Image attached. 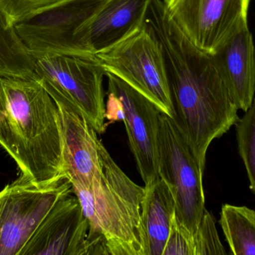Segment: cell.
I'll return each mask as SVG.
<instances>
[{
	"label": "cell",
	"instance_id": "13",
	"mask_svg": "<svg viewBox=\"0 0 255 255\" xmlns=\"http://www.w3.org/2000/svg\"><path fill=\"white\" fill-rule=\"evenodd\" d=\"M149 1L107 0L79 28V43L94 55L121 43L145 25Z\"/></svg>",
	"mask_w": 255,
	"mask_h": 255
},
{
	"label": "cell",
	"instance_id": "16",
	"mask_svg": "<svg viewBox=\"0 0 255 255\" xmlns=\"http://www.w3.org/2000/svg\"><path fill=\"white\" fill-rule=\"evenodd\" d=\"M36 60L27 50L0 8V75L16 77L34 76Z\"/></svg>",
	"mask_w": 255,
	"mask_h": 255
},
{
	"label": "cell",
	"instance_id": "1",
	"mask_svg": "<svg viewBox=\"0 0 255 255\" xmlns=\"http://www.w3.org/2000/svg\"><path fill=\"white\" fill-rule=\"evenodd\" d=\"M145 25L161 46L178 127L204 172L211 142L239 119L211 54L196 47L169 17L162 0H150Z\"/></svg>",
	"mask_w": 255,
	"mask_h": 255
},
{
	"label": "cell",
	"instance_id": "10",
	"mask_svg": "<svg viewBox=\"0 0 255 255\" xmlns=\"http://www.w3.org/2000/svg\"><path fill=\"white\" fill-rule=\"evenodd\" d=\"M108 92L121 100L130 150L145 185L159 178L160 109L148 98L112 73L106 72Z\"/></svg>",
	"mask_w": 255,
	"mask_h": 255
},
{
	"label": "cell",
	"instance_id": "14",
	"mask_svg": "<svg viewBox=\"0 0 255 255\" xmlns=\"http://www.w3.org/2000/svg\"><path fill=\"white\" fill-rule=\"evenodd\" d=\"M211 55L237 107L247 112L255 94V47L247 20Z\"/></svg>",
	"mask_w": 255,
	"mask_h": 255
},
{
	"label": "cell",
	"instance_id": "7",
	"mask_svg": "<svg viewBox=\"0 0 255 255\" xmlns=\"http://www.w3.org/2000/svg\"><path fill=\"white\" fill-rule=\"evenodd\" d=\"M106 73L97 55H49L36 59L34 68V75L52 98L73 105L98 133L106 129L103 87Z\"/></svg>",
	"mask_w": 255,
	"mask_h": 255
},
{
	"label": "cell",
	"instance_id": "17",
	"mask_svg": "<svg viewBox=\"0 0 255 255\" xmlns=\"http://www.w3.org/2000/svg\"><path fill=\"white\" fill-rule=\"evenodd\" d=\"M220 225L232 254L255 255V211L245 206L224 205Z\"/></svg>",
	"mask_w": 255,
	"mask_h": 255
},
{
	"label": "cell",
	"instance_id": "12",
	"mask_svg": "<svg viewBox=\"0 0 255 255\" xmlns=\"http://www.w3.org/2000/svg\"><path fill=\"white\" fill-rule=\"evenodd\" d=\"M88 224L73 193L58 201L20 255H87Z\"/></svg>",
	"mask_w": 255,
	"mask_h": 255
},
{
	"label": "cell",
	"instance_id": "8",
	"mask_svg": "<svg viewBox=\"0 0 255 255\" xmlns=\"http://www.w3.org/2000/svg\"><path fill=\"white\" fill-rule=\"evenodd\" d=\"M106 1L67 0L17 24L15 30L35 60L49 55L95 56L84 49L77 34Z\"/></svg>",
	"mask_w": 255,
	"mask_h": 255
},
{
	"label": "cell",
	"instance_id": "20",
	"mask_svg": "<svg viewBox=\"0 0 255 255\" xmlns=\"http://www.w3.org/2000/svg\"><path fill=\"white\" fill-rule=\"evenodd\" d=\"M195 255H226L216 227L215 219L205 209L193 238Z\"/></svg>",
	"mask_w": 255,
	"mask_h": 255
},
{
	"label": "cell",
	"instance_id": "15",
	"mask_svg": "<svg viewBox=\"0 0 255 255\" xmlns=\"http://www.w3.org/2000/svg\"><path fill=\"white\" fill-rule=\"evenodd\" d=\"M175 215V199L165 181L158 178L145 185L141 208L145 255H163Z\"/></svg>",
	"mask_w": 255,
	"mask_h": 255
},
{
	"label": "cell",
	"instance_id": "22",
	"mask_svg": "<svg viewBox=\"0 0 255 255\" xmlns=\"http://www.w3.org/2000/svg\"><path fill=\"white\" fill-rule=\"evenodd\" d=\"M124 112L121 100L117 96L108 92V100L106 106V118L111 123L116 121H124Z\"/></svg>",
	"mask_w": 255,
	"mask_h": 255
},
{
	"label": "cell",
	"instance_id": "11",
	"mask_svg": "<svg viewBox=\"0 0 255 255\" xmlns=\"http://www.w3.org/2000/svg\"><path fill=\"white\" fill-rule=\"evenodd\" d=\"M59 111L63 162L70 183L90 186L101 178L103 144L85 115L66 100L54 97Z\"/></svg>",
	"mask_w": 255,
	"mask_h": 255
},
{
	"label": "cell",
	"instance_id": "3",
	"mask_svg": "<svg viewBox=\"0 0 255 255\" xmlns=\"http://www.w3.org/2000/svg\"><path fill=\"white\" fill-rule=\"evenodd\" d=\"M101 178L90 186L72 183L88 224L87 255H145L139 187L102 147Z\"/></svg>",
	"mask_w": 255,
	"mask_h": 255
},
{
	"label": "cell",
	"instance_id": "9",
	"mask_svg": "<svg viewBox=\"0 0 255 255\" xmlns=\"http://www.w3.org/2000/svg\"><path fill=\"white\" fill-rule=\"evenodd\" d=\"M251 0H164L169 17L196 47L213 54L247 20Z\"/></svg>",
	"mask_w": 255,
	"mask_h": 255
},
{
	"label": "cell",
	"instance_id": "6",
	"mask_svg": "<svg viewBox=\"0 0 255 255\" xmlns=\"http://www.w3.org/2000/svg\"><path fill=\"white\" fill-rule=\"evenodd\" d=\"M96 55L106 72L127 82L160 112L174 118L163 50L145 24L121 43Z\"/></svg>",
	"mask_w": 255,
	"mask_h": 255
},
{
	"label": "cell",
	"instance_id": "4",
	"mask_svg": "<svg viewBox=\"0 0 255 255\" xmlns=\"http://www.w3.org/2000/svg\"><path fill=\"white\" fill-rule=\"evenodd\" d=\"M203 173L173 118L161 112L158 133V175L172 192L175 218L194 238L205 208Z\"/></svg>",
	"mask_w": 255,
	"mask_h": 255
},
{
	"label": "cell",
	"instance_id": "2",
	"mask_svg": "<svg viewBox=\"0 0 255 255\" xmlns=\"http://www.w3.org/2000/svg\"><path fill=\"white\" fill-rule=\"evenodd\" d=\"M0 145L32 181L67 179L59 111L35 75H0Z\"/></svg>",
	"mask_w": 255,
	"mask_h": 255
},
{
	"label": "cell",
	"instance_id": "18",
	"mask_svg": "<svg viewBox=\"0 0 255 255\" xmlns=\"http://www.w3.org/2000/svg\"><path fill=\"white\" fill-rule=\"evenodd\" d=\"M240 155L245 164L250 189L255 194V101L236 124Z\"/></svg>",
	"mask_w": 255,
	"mask_h": 255
},
{
	"label": "cell",
	"instance_id": "19",
	"mask_svg": "<svg viewBox=\"0 0 255 255\" xmlns=\"http://www.w3.org/2000/svg\"><path fill=\"white\" fill-rule=\"evenodd\" d=\"M67 0H0V8L15 26Z\"/></svg>",
	"mask_w": 255,
	"mask_h": 255
},
{
	"label": "cell",
	"instance_id": "21",
	"mask_svg": "<svg viewBox=\"0 0 255 255\" xmlns=\"http://www.w3.org/2000/svg\"><path fill=\"white\" fill-rule=\"evenodd\" d=\"M163 255H195L193 236L178 223L175 215Z\"/></svg>",
	"mask_w": 255,
	"mask_h": 255
},
{
	"label": "cell",
	"instance_id": "5",
	"mask_svg": "<svg viewBox=\"0 0 255 255\" xmlns=\"http://www.w3.org/2000/svg\"><path fill=\"white\" fill-rule=\"evenodd\" d=\"M72 193L68 179L37 183L20 172L0 191V255H20L55 204Z\"/></svg>",
	"mask_w": 255,
	"mask_h": 255
}]
</instances>
